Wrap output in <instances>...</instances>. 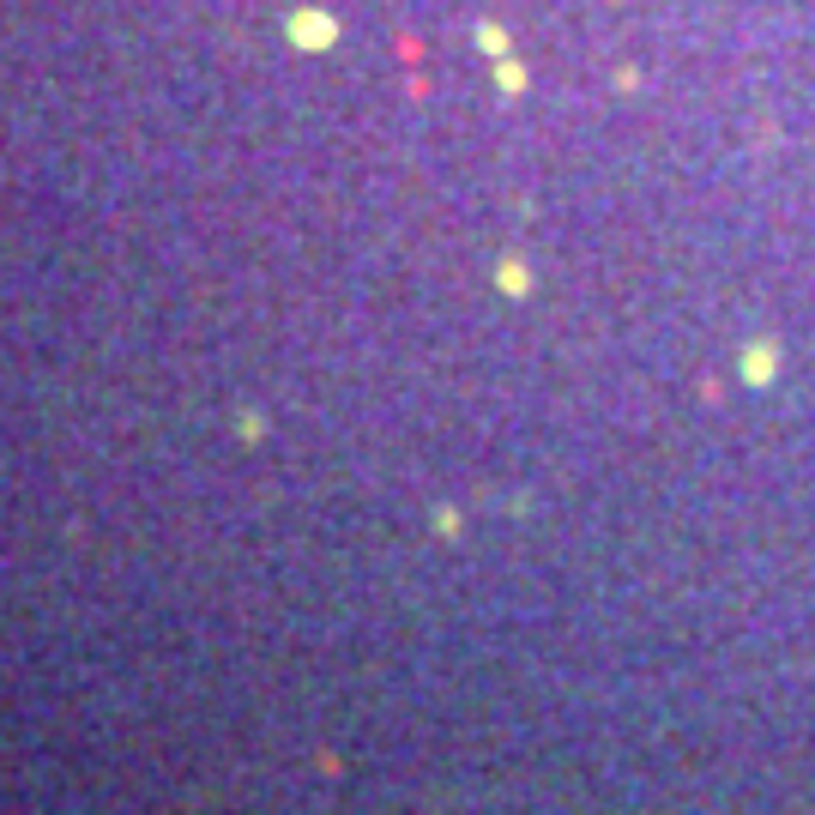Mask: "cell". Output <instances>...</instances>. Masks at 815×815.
<instances>
[{"label": "cell", "instance_id": "obj_1", "mask_svg": "<svg viewBox=\"0 0 815 815\" xmlns=\"http://www.w3.org/2000/svg\"><path fill=\"white\" fill-rule=\"evenodd\" d=\"M749 374H755V381H768V374H773V351H768V345H761V351L749 357Z\"/></svg>", "mask_w": 815, "mask_h": 815}]
</instances>
